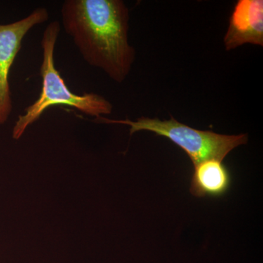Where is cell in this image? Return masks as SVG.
Segmentation results:
<instances>
[{"mask_svg":"<svg viewBox=\"0 0 263 263\" xmlns=\"http://www.w3.org/2000/svg\"><path fill=\"white\" fill-rule=\"evenodd\" d=\"M62 26L85 61L115 82L125 81L136 51L129 44V9L122 0H66Z\"/></svg>","mask_w":263,"mask_h":263,"instance_id":"1","label":"cell"},{"mask_svg":"<svg viewBox=\"0 0 263 263\" xmlns=\"http://www.w3.org/2000/svg\"><path fill=\"white\" fill-rule=\"evenodd\" d=\"M60 24L57 21L49 23L44 30L41 40L43 60L41 66L42 89L36 101L24 110L19 116L13 130L14 139H19L26 129L37 122L43 114L53 105H67L93 117L108 115L113 111V105L107 99L95 93L83 95L74 94L66 85L54 62V49Z\"/></svg>","mask_w":263,"mask_h":263,"instance_id":"2","label":"cell"},{"mask_svg":"<svg viewBox=\"0 0 263 263\" xmlns=\"http://www.w3.org/2000/svg\"><path fill=\"white\" fill-rule=\"evenodd\" d=\"M96 122L125 124L130 127V135L146 130L165 137L188 155L194 166L205 160L223 161L232 150L248 142L247 134L227 136L212 131L199 130L178 122L172 116L169 120L164 121L143 117L136 121L114 120L100 117L97 118Z\"/></svg>","mask_w":263,"mask_h":263,"instance_id":"3","label":"cell"},{"mask_svg":"<svg viewBox=\"0 0 263 263\" xmlns=\"http://www.w3.org/2000/svg\"><path fill=\"white\" fill-rule=\"evenodd\" d=\"M48 18L47 9L39 8L14 23L0 24V124L8 121L13 110L9 73L22 41L34 26L47 22Z\"/></svg>","mask_w":263,"mask_h":263,"instance_id":"4","label":"cell"},{"mask_svg":"<svg viewBox=\"0 0 263 263\" xmlns=\"http://www.w3.org/2000/svg\"><path fill=\"white\" fill-rule=\"evenodd\" d=\"M227 51L252 44L263 46L262 0H239L230 18L224 37Z\"/></svg>","mask_w":263,"mask_h":263,"instance_id":"5","label":"cell"},{"mask_svg":"<svg viewBox=\"0 0 263 263\" xmlns=\"http://www.w3.org/2000/svg\"><path fill=\"white\" fill-rule=\"evenodd\" d=\"M231 181L229 170L222 161H203L195 165L190 193L197 197H221L229 190Z\"/></svg>","mask_w":263,"mask_h":263,"instance_id":"6","label":"cell"}]
</instances>
